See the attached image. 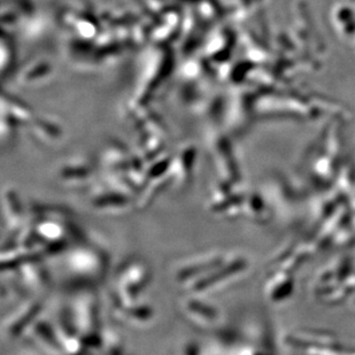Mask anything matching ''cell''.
<instances>
[{"label":"cell","mask_w":355,"mask_h":355,"mask_svg":"<svg viewBox=\"0 0 355 355\" xmlns=\"http://www.w3.org/2000/svg\"><path fill=\"white\" fill-rule=\"evenodd\" d=\"M1 275L17 278L31 295H37V292L46 290L51 283L50 270L42 259H29L17 268L1 269Z\"/></svg>","instance_id":"7"},{"label":"cell","mask_w":355,"mask_h":355,"mask_svg":"<svg viewBox=\"0 0 355 355\" xmlns=\"http://www.w3.org/2000/svg\"><path fill=\"white\" fill-rule=\"evenodd\" d=\"M180 309L184 318L198 328H214L221 321V311L202 295L187 293L181 299Z\"/></svg>","instance_id":"8"},{"label":"cell","mask_w":355,"mask_h":355,"mask_svg":"<svg viewBox=\"0 0 355 355\" xmlns=\"http://www.w3.org/2000/svg\"><path fill=\"white\" fill-rule=\"evenodd\" d=\"M244 205L243 198L232 188V182H221L208 196V211L221 216H234Z\"/></svg>","instance_id":"11"},{"label":"cell","mask_w":355,"mask_h":355,"mask_svg":"<svg viewBox=\"0 0 355 355\" xmlns=\"http://www.w3.org/2000/svg\"><path fill=\"white\" fill-rule=\"evenodd\" d=\"M75 328L78 329L87 347L101 349V302L92 285H80L71 293L64 309Z\"/></svg>","instance_id":"1"},{"label":"cell","mask_w":355,"mask_h":355,"mask_svg":"<svg viewBox=\"0 0 355 355\" xmlns=\"http://www.w3.org/2000/svg\"><path fill=\"white\" fill-rule=\"evenodd\" d=\"M3 218L7 234H17L27 225L28 207L24 206L20 195L13 188L3 191Z\"/></svg>","instance_id":"12"},{"label":"cell","mask_w":355,"mask_h":355,"mask_svg":"<svg viewBox=\"0 0 355 355\" xmlns=\"http://www.w3.org/2000/svg\"><path fill=\"white\" fill-rule=\"evenodd\" d=\"M64 272L83 285L101 282L107 272L110 259L106 252L87 241H76L59 257Z\"/></svg>","instance_id":"2"},{"label":"cell","mask_w":355,"mask_h":355,"mask_svg":"<svg viewBox=\"0 0 355 355\" xmlns=\"http://www.w3.org/2000/svg\"><path fill=\"white\" fill-rule=\"evenodd\" d=\"M245 268L246 262L244 259L229 255V258L222 265L218 266V268H215L213 272L198 279L195 283L185 286L183 290L189 295L206 297L230 284V282L241 275Z\"/></svg>","instance_id":"6"},{"label":"cell","mask_w":355,"mask_h":355,"mask_svg":"<svg viewBox=\"0 0 355 355\" xmlns=\"http://www.w3.org/2000/svg\"><path fill=\"white\" fill-rule=\"evenodd\" d=\"M180 355H202V349L196 340H187L182 344Z\"/></svg>","instance_id":"16"},{"label":"cell","mask_w":355,"mask_h":355,"mask_svg":"<svg viewBox=\"0 0 355 355\" xmlns=\"http://www.w3.org/2000/svg\"><path fill=\"white\" fill-rule=\"evenodd\" d=\"M44 300L38 295H31L13 306L3 320V335L7 339L24 338L31 325L43 315Z\"/></svg>","instance_id":"4"},{"label":"cell","mask_w":355,"mask_h":355,"mask_svg":"<svg viewBox=\"0 0 355 355\" xmlns=\"http://www.w3.org/2000/svg\"><path fill=\"white\" fill-rule=\"evenodd\" d=\"M134 197L116 191L108 187L97 188L89 191V206L101 214H123L135 206Z\"/></svg>","instance_id":"9"},{"label":"cell","mask_w":355,"mask_h":355,"mask_svg":"<svg viewBox=\"0 0 355 355\" xmlns=\"http://www.w3.org/2000/svg\"><path fill=\"white\" fill-rule=\"evenodd\" d=\"M53 323L64 354H87V349H89L87 343L78 331V329L75 328V325L73 324V322L71 321L66 311L61 313L57 320H54Z\"/></svg>","instance_id":"13"},{"label":"cell","mask_w":355,"mask_h":355,"mask_svg":"<svg viewBox=\"0 0 355 355\" xmlns=\"http://www.w3.org/2000/svg\"><path fill=\"white\" fill-rule=\"evenodd\" d=\"M152 270L141 259H130L116 270L110 297L112 305H132L151 284Z\"/></svg>","instance_id":"3"},{"label":"cell","mask_w":355,"mask_h":355,"mask_svg":"<svg viewBox=\"0 0 355 355\" xmlns=\"http://www.w3.org/2000/svg\"><path fill=\"white\" fill-rule=\"evenodd\" d=\"M228 258V253L222 250H208L199 254L192 255L175 266V281L182 288H185L213 272Z\"/></svg>","instance_id":"5"},{"label":"cell","mask_w":355,"mask_h":355,"mask_svg":"<svg viewBox=\"0 0 355 355\" xmlns=\"http://www.w3.org/2000/svg\"><path fill=\"white\" fill-rule=\"evenodd\" d=\"M112 314L122 324L129 325L132 328L146 327L155 318L153 307L143 302H136L132 305H112Z\"/></svg>","instance_id":"14"},{"label":"cell","mask_w":355,"mask_h":355,"mask_svg":"<svg viewBox=\"0 0 355 355\" xmlns=\"http://www.w3.org/2000/svg\"><path fill=\"white\" fill-rule=\"evenodd\" d=\"M24 338H27L31 345L46 355H66L58 338L53 321L43 315L31 325Z\"/></svg>","instance_id":"10"},{"label":"cell","mask_w":355,"mask_h":355,"mask_svg":"<svg viewBox=\"0 0 355 355\" xmlns=\"http://www.w3.org/2000/svg\"><path fill=\"white\" fill-rule=\"evenodd\" d=\"M28 207V221L35 222L38 220H73V211L71 208L58 204L46 202H31Z\"/></svg>","instance_id":"15"}]
</instances>
